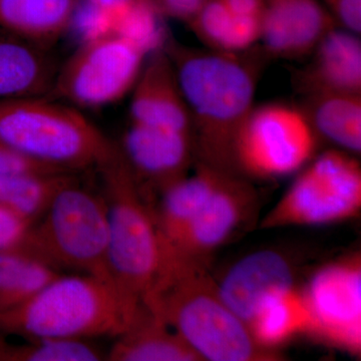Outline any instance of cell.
I'll return each mask as SVG.
<instances>
[{
	"mask_svg": "<svg viewBox=\"0 0 361 361\" xmlns=\"http://www.w3.org/2000/svg\"><path fill=\"white\" fill-rule=\"evenodd\" d=\"M164 49L174 66L191 120L195 163L238 174L234 145L254 108L260 59L197 49L172 39Z\"/></svg>",
	"mask_w": 361,
	"mask_h": 361,
	"instance_id": "6da1fadb",
	"label": "cell"
},
{
	"mask_svg": "<svg viewBox=\"0 0 361 361\" xmlns=\"http://www.w3.org/2000/svg\"><path fill=\"white\" fill-rule=\"evenodd\" d=\"M142 302L175 330L202 361H278L254 341L223 301L208 266L164 249L163 264Z\"/></svg>",
	"mask_w": 361,
	"mask_h": 361,
	"instance_id": "7a4b0ae2",
	"label": "cell"
},
{
	"mask_svg": "<svg viewBox=\"0 0 361 361\" xmlns=\"http://www.w3.org/2000/svg\"><path fill=\"white\" fill-rule=\"evenodd\" d=\"M141 303L113 280L63 273L27 302L0 313V330L27 341L116 337L127 329Z\"/></svg>",
	"mask_w": 361,
	"mask_h": 361,
	"instance_id": "3957f363",
	"label": "cell"
},
{
	"mask_svg": "<svg viewBox=\"0 0 361 361\" xmlns=\"http://www.w3.org/2000/svg\"><path fill=\"white\" fill-rule=\"evenodd\" d=\"M0 142L30 160L73 174L99 169L116 149L80 109L47 97L0 101Z\"/></svg>",
	"mask_w": 361,
	"mask_h": 361,
	"instance_id": "277c9868",
	"label": "cell"
},
{
	"mask_svg": "<svg viewBox=\"0 0 361 361\" xmlns=\"http://www.w3.org/2000/svg\"><path fill=\"white\" fill-rule=\"evenodd\" d=\"M108 213V264L116 284L142 302L163 264L164 247L148 201L126 165L118 145L99 169Z\"/></svg>",
	"mask_w": 361,
	"mask_h": 361,
	"instance_id": "5b68a950",
	"label": "cell"
},
{
	"mask_svg": "<svg viewBox=\"0 0 361 361\" xmlns=\"http://www.w3.org/2000/svg\"><path fill=\"white\" fill-rule=\"evenodd\" d=\"M25 244L59 270L114 281L108 264L106 202L102 192L82 186L78 178L56 194L30 227Z\"/></svg>",
	"mask_w": 361,
	"mask_h": 361,
	"instance_id": "8992f818",
	"label": "cell"
},
{
	"mask_svg": "<svg viewBox=\"0 0 361 361\" xmlns=\"http://www.w3.org/2000/svg\"><path fill=\"white\" fill-rule=\"evenodd\" d=\"M361 212V166L339 149L317 154L260 221L261 229L322 226L356 219Z\"/></svg>",
	"mask_w": 361,
	"mask_h": 361,
	"instance_id": "52a82bcc",
	"label": "cell"
},
{
	"mask_svg": "<svg viewBox=\"0 0 361 361\" xmlns=\"http://www.w3.org/2000/svg\"><path fill=\"white\" fill-rule=\"evenodd\" d=\"M151 52L126 33L90 35L59 68L47 97L77 109L118 103L132 92Z\"/></svg>",
	"mask_w": 361,
	"mask_h": 361,
	"instance_id": "ba28073f",
	"label": "cell"
},
{
	"mask_svg": "<svg viewBox=\"0 0 361 361\" xmlns=\"http://www.w3.org/2000/svg\"><path fill=\"white\" fill-rule=\"evenodd\" d=\"M319 140L300 106H254L235 141V168L252 179L287 177L317 155Z\"/></svg>",
	"mask_w": 361,
	"mask_h": 361,
	"instance_id": "9c48e42d",
	"label": "cell"
},
{
	"mask_svg": "<svg viewBox=\"0 0 361 361\" xmlns=\"http://www.w3.org/2000/svg\"><path fill=\"white\" fill-rule=\"evenodd\" d=\"M302 291L310 316L308 336L360 357V252L318 268Z\"/></svg>",
	"mask_w": 361,
	"mask_h": 361,
	"instance_id": "30bf717a",
	"label": "cell"
},
{
	"mask_svg": "<svg viewBox=\"0 0 361 361\" xmlns=\"http://www.w3.org/2000/svg\"><path fill=\"white\" fill-rule=\"evenodd\" d=\"M259 196L247 178L224 173L200 212L166 250L208 266L213 254L257 214Z\"/></svg>",
	"mask_w": 361,
	"mask_h": 361,
	"instance_id": "8fae6325",
	"label": "cell"
},
{
	"mask_svg": "<svg viewBox=\"0 0 361 361\" xmlns=\"http://www.w3.org/2000/svg\"><path fill=\"white\" fill-rule=\"evenodd\" d=\"M118 148L149 204L195 164L193 135L182 130L130 123Z\"/></svg>",
	"mask_w": 361,
	"mask_h": 361,
	"instance_id": "7c38bea8",
	"label": "cell"
},
{
	"mask_svg": "<svg viewBox=\"0 0 361 361\" xmlns=\"http://www.w3.org/2000/svg\"><path fill=\"white\" fill-rule=\"evenodd\" d=\"M337 26L320 0H263L259 42L272 58H308Z\"/></svg>",
	"mask_w": 361,
	"mask_h": 361,
	"instance_id": "4fadbf2b",
	"label": "cell"
},
{
	"mask_svg": "<svg viewBox=\"0 0 361 361\" xmlns=\"http://www.w3.org/2000/svg\"><path fill=\"white\" fill-rule=\"evenodd\" d=\"M299 265L285 249L252 252L227 270L217 281L223 301L245 324L271 292L297 284Z\"/></svg>",
	"mask_w": 361,
	"mask_h": 361,
	"instance_id": "5bb4252c",
	"label": "cell"
},
{
	"mask_svg": "<svg viewBox=\"0 0 361 361\" xmlns=\"http://www.w3.org/2000/svg\"><path fill=\"white\" fill-rule=\"evenodd\" d=\"M130 92V123L192 134L186 102L164 45L149 54Z\"/></svg>",
	"mask_w": 361,
	"mask_h": 361,
	"instance_id": "9a60e30c",
	"label": "cell"
},
{
	"mask_svg": "<svg viewBox=\"0 0 361 361\" xmlns=\"http://www.w3.org/2000/svg\"><path fill=\"white\" fill-rule=\"evenodd\" d=\"M295 75L303 97L320 94H361V40L343 28L330 30ZM308 56V58H310Z\"/></svg>",
	"mask_w": 361,
	"mask_h": 361,
	"instance_id": "2e32d148",
	"label": "cell"
},
{
	"mask_svg": "<svg viewBox=\"0 0 361 361\" xmlns=\"http://www.w3.org/2000/svg\"><path fill=\"white\" fill-rule=\"evenodd\" d=\"M58 70L49 47L0 30V101L47 97Z\"/></svg>",
	"mask_w": 361,
	"mask_h": 361,
	"instance_id": "e0dca14e",
	"label": "cell"
},
{
	"mask_svg": "<svg viewBox=\"0 0 361 361\" xmlns=\"http://www.w3.org/2000/svg\"><path fill=\"white\" fill-rule=\"evenodd\" d=\"M106 360L202 361L182 337L144 302L127 329L115 337Z\"/></svg>",
	"mask_w": 361,
	"mask_h": 361,
	"instance_id": "ac0fdd59",
	"label": "cell"
},
{
	"mask_svg": "<svg viewBox=\"0 0 361 361\" xmlns=\"http://www.w3.org/2000/svg\"><path fill=\"white\" fill-rule=\"evenodd\" d=\"M224 173L195 163L193 174L170 185L149 204L163 245L174 242L193 221Z\"/></svg>",
	"mask_w": 361,
	"mask_h": 361,
	"instance_id": "d6986e66",
	"label": "cell"
},
{
	"mask_svg": "<svg viewBox=\"0 0 361 361\" xmlns=\"http://www.w3.org/2000/svg\"><path fill=\"white\" fill-rule=\"evenodd\" d=\"M82 0H0V30L51 47L75 20Z\"/></svg>",
	"mask_w": 361,
	"mask_h": 361,
	"instance_id": "ffe728a7",
	"label": "cell"
},
{
	"mask_svg": "<svg viewBox=\"0 0 361 361\" xmlns=\"http://www.w3.org/2000/svg\"><path fill=\"white\" fill-rule=\"evenodd\" d=\"M254 341L266 350L278 349L298 336H308L310 316L299 285L271 292L259 304L248 324Z\"/></svg>",
	"mask_w": 361,
	"mask_h": 361,
	"instance_id": "44dd1931",
	"label": "cell"
},
{
	"mask_svg": "<svg viewBox=\"0 0 361 361\" xmlns=\"http://www.w3.org/2000/svg\"><path fill=\"white\" fill-rule=\"evenodd\" d=\"M303 99L300 108L319 139L351 155H360L361 94H320Z\"/></svg>",
	"mask_w": 361,
	"mask_h": 361,
	"instance_id": "7402d4cb",
	"label": "cell"
},
{
	"mask_svg": "<svg viewBox=\"0 0 361 361\" xmlns=\"http://www.w3.org/2000/svg\"><path fill=\"white\" fill-rule=\"evenodd\" d=\"M63 273L25 242L0 251V313L27 302Z\"/></svg>",
	"mask_w": 361,
	"mask_h": 361,
	"instance_id": "603a6c76",
	"label": "cell"
},
{
	"mask_svg": "<svg viewBox=\"0 0 361 361\" xmlns=\"http://www.w3.org/2000/svg\"><path fill=\"white\" fill-rule=\"evenodd\" d=\"M211 51L240 54L260 42L261 16H236L222 0H206L187 23Z\"/></svg>",
	"mask_w": 361,
	"mask_h": 361,
	"instance_id": "cb8c5ba5",
	"label": "cell"
},
{
	"mask_svg": "<svg viewBox=\"0 0 361 361\" xmlns=\"http://www.w3.org/2000/svg\"><path fill=\"white\" fill-rule=\"evenodd\" d=\"M73 173H14L0 176V206L35 224Z\"/></svg>",
	"mask_w": 361,
	"mask_h": 361,
	"instance_id": "d4e9b609",
	"label": "cell"
},
{
	"mask_svg": "<svg viewBox=\"0 0 361 361\" xmlns=\"http://www.w3.org/2000/svg\"><path fill=\"white\" fill-rule=\"evenodd\" d=\"M106 353L87 338L44 337L28 339L20 345H9L0 355V361H101Z\"/></svg>",
	"mask_w": 361,
	"mask_h": 361,
	"instance_id": "484cf974",
	"label": "cell"
},
{
	"mask_svg": "<svg viewBox=\"0 0 361 361\" xmlns=\"http://www.w3.org/2000/svg\"><path fill=\"white\" fill-rule=\"evenodd\" d=\"M148 1L149 0H85L94 23L90 35L123 32L137 11Z\"/></svg>",
	"mask_w": 361,
	"mask_h": 361,
	"instance_id": "4316f807",
	"label": "cell"
},
{
	"mask_svg": "<svg viewBox=\"0 0 361 361\" xmlns=\"http://www.w3.org/2000/svg\"><path fill=\"white\" fill-rule=\"evenodd\" d=\"M32 225L18 214L0 206V251L23 244Z\"/></svg>",
	"mask_w": 361,
	"mask_h": 361,
	"instance_id": "83f0119b",
	"label": "cell"
},
{
	"mask_svg": "<svg viewBox=\"0 0 361 361\" xmlns=\"http://www.w3.org/2000/svg\"><path fill=\"white\" fill-rule=\"evenodd\" d=\"M336 25L356 35L361 33V0H320Z\"/></svg>",
	"mask_w": 361,
	"mask_h": 361,
	"instance_id": "f1b7e54d",
	"label": "cell"
},
{
	"mask_svg": "<svg viewBox=\"0 0 361 361\" xmlns=\"http://www.w3.org/2000/svg\"><path fill=\"white\" fill-rule=\"evenodd\" d=\"M26 172L65 173L30 160L0 142V176Z\"/></svg>",
	"mask_w": 361,
	"mask_h": 361,
	"instance_id": "f546056e",
	"label": "cell"
},
{
	"mask_svg": "<svg viewBox=\"0 0 361 361\" xmlns=\"http://www.w3.org/2000/svg\"><path fill=\"white\" fill-rule=\"evenodd\" d=\"M206 0H152L161 16L188 23Z\"/></svg>",
	"mask_w": 361,
	"mask_h": 361,
	"instance_id": "4dcf8cb0",
	"label": "cell"
},
{
	"mask_svg": "<svg viewBox=\"0 0 361 361\" xmlns=\"http://www.w3.org/2000/svg\"><path fill=\"white\" fill-rule=\"evenodd\" d=\"M230 11L236 16H261L263 0H222Z\"/></svg>",
	"mask_w": 361,
	"mask_h": 361,
	"instance_id": "1f68e13d",
	"label": "cell"
},
{
	"mask_svg": "<svg viewBox=\"0 0 361 361\" xmlns=\"http://www.w3.org/2000/svg\"><path fill=\"white\" fill-rule=\"evenodd\" d=\"M0 334H2L1 330H0ZM6 342L2 341L1 337H0V355H1L2 350H4V348H6Z\"/></svg>",
	"mask_w": 361,
	"mask_h": 361,
	"instance_id": "d6a6232c",
	"label": "cell"
}]
</instances>
